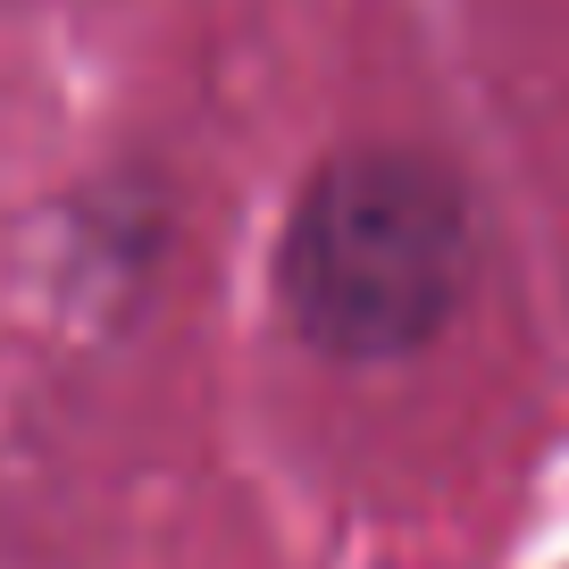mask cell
Masks as SVG:
<instances>
[{"label": "cell", "mask_w": 569, "mask_h": 569, "mask_svg": "<svg viewBox=\"0 0 569 569\" xmlns=\"http://www.w3.org/2000/svg\"><path fill=\"white\" fill-rule=\"evenodd\" d=\"M277 293L319 352H419L469 293V210L419 151H343L302 184L277 243Z\"/></svg>", "instance_id": "obj_1"}]
</instances>
